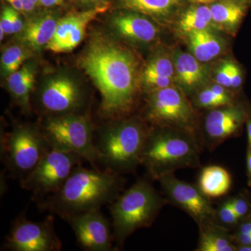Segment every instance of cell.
Masks as SVG:
<instances>
[{
    "label": "cell",
    "mask_w": 251,
    "mask_h": 251,
    "mask_svg": "<svg viewBox=\"0 0 251 251\" xmlns=\"http://www.w3.org/2000/svg\"><path fill=\"white\" fill-rule=\"evenodd\" d=\"M80 64L100 92L104 115L121 116L129 111L137 91L136 64L129 52L108 41H97Z\"/></svg>",
    "instance_id": "6da1fadb"
},
{
    "label": "cell",
    "mask_w": 251,
    "mask_h": 251,
    "mask_svg": "<svg viewBox=\"0 0 251 251\" xmlns=\"http://www.w3.org/2000/svg\"><path fill=\"white\" fill-rule=\"evenodd\" d=\"M125 184L122 175L107 169H88L80 165L58 191L36 200V203L41 211H49L66 221L111 204L123 192Z\"/></svg>",
    "instance_id": "7a4b0ae2"
},
{
    "label": "cell",
    "mask_w": 251,
    "mask_h": 251,
    "mask_svg": "<svg viewBox=\"0 0 251 251\" xmlns=\"http://www.w3.org/2000/svg\"><path fill=\"white\" fill-rule=\"evenodd\" d=\"M140 166L155 180L180 169L198 168L201 166L199 143L189 132L156 126L149 130Z\"/></svg>",
    "instance_id": "3957f363"
},
{
    "label": "cell",
    "mask_w": 251,
    "mask_h": 251,
    "mask_svg": "<svg viewBox=\"0 0 251 251\" xmlns=\"http://www.w3.org/2000/svg\"><path fill=\"white\" fill-rule=\"evenodd\" d=\"M152 185L145 179L137 181L110 205L114 240L117 249L135 231L149 227L163 206L168 203Z\"/></svg>",
    "instance_id": "277c9868"
},
{
    "label": "cell",
    "mask_w": 251,
    "mask_h": 251,
    "mask_svg": "<svg viewBox=\"0 0 251 251\" xmlns=\"http://www.w3.org/2000/svg\"><path fill=\"white\" fill-rule=\"evenodd\" d=\"M149 130L137 119L117 122L100 130L94 138L97 162L120 175L133 173L140 166Z\"/></svg>",
    "instance_id": "5b68a950"
},
{
    "label": "cell",
    "mask_w": 251,
    "mask_h": 251,
    "mask_svg": "<svg viewBox=\"0 0 251 251\" xmlns=\"http://www.w3.org/2000/svg\"><path fill=\"white\" fill-rule=\"evenodd\" d=\"M40 128L51 148L76 153L98 168L94 128L87 115L50 117Z\"/></svg>",
    "instance_id": "8992f818"
},
{
    "label": "cell",
    "mask_w": 251,
    "mask_h": 251,
    "mask_svg": "<svg viewBox=\"0 0 251 251\" xmlns=\"http://www.w3.org/2000/svg\"><path fill=\"white\" fill-rule=\"evenodd\" d=\"M1 158L10 175L20 181L50 150L41 128L23 126L1 137Z\"/></svg>",
    "instance_id": "52a82bcc"
},
{
    "label": "cell",
    "mask_w": 251,
    "mask_h": 251,
    "mask_svg": "<svg viewBox=\"0 0 251 251\" xmlns=\"http://www.w3.org/2000/svg\"><path fill=\"white\" fill-rule=\"evenodd\" d=\"M83 161L76 153L51 148L34 169L21 180V187L32 193L36 200L52 194L62 187L74 168Z\"/></svg>",
    "instance_id": "ba28073f"
},
{
    "label": "cell",
    "mask_w": 251,
    "mask_h": 251,
    "mask_svg": "<svg viewBox=\"0 0 251 251\" xmlns=\"http://www.w3.org/2000/svg\"><path fill=\"white\" fill-rule=\"evenodd\" d=\"M145 117L155 126L169 127L194 134V110L184 93L173 86L151 92Z\"/></svg>",
    "instance_id": "9c48e42d"
},
{
    "label": "cell",
    "mask_w": 251,
    "mask_h": 251,
    "mask_svg": "<svg viewBox=\"0 0 251 251\" xmlns=\"http://www.w3.org/2000/svg\"><path fill=\"white\" fill-rule=\"evenodd\" d=\"M4 248L11 251H59L62 244L51 214L43 221L33 222L21 214L13 223L5 238Z\"/></svg>",
    "instance_id": "30bf717a"
},
{
    "label": "cell",
    "mask_w": 251,
    "mask_h": 251,
    "mask_svg": "<svg viewBox=\"0 0 251 251\" xmlns=\"http://www.w3.org/2000/svg\"><path fill=\"white\" fill-rule=\"evenodd\" d=\"M159 181L168 202L182 209L198 225L216 221V210L210 198L206 197L198 186L181 181L174 173L161 176Z\"/></svg>",
    "instance_id": "8fae6325"
},
{
    "label": "cell",
    "mask_w": 251,
    "mask_h": 251,
    "mask_svg": "<svg viewBox=\"0 0 251 251\" xmlns=\"http://www.w3.org/2000/svg\"><path fill=\"white\" fill-rule=\"evenodd\" d=\"M76 237L77 244L87 251L112 250L114 240L110 224L100 210L89 211L67 220Z\"/></svg>",
    "instance_id": "7c38bea8"
},
{
    "label": "cell",
    "mask_w": 251,
    "mask_h": 251,
    "mask_svg": "<svg viewBox=\"0 0 251 251\" xmlns=\"http://www.w3.org/2000/svg\"><path fill=\"white\" fill-rule=\"evenodd\" d=\"M41 108L52 113L51 117L76 115L81 108L82 94L74 81L67 77H57L49 81L39 95Z\"/></svg>",
    "instance_id": "4fadbf2b"
},
{
    "label": "cell",
    "mask_w": 251,
    "mask_h": 251,
    "mask_svg": "<svg viewBox=\"0 0 251 251\" xmlns=\"http://www.w3.org/2000/svg\"><path fill=\"white\" fill-rule=\"evenodd\" d=\"M248 115L243 107L232 103L213 109L204 122L208 147L216 148L225 140L239 135Z\"/></svg>",
    "instance_id": "5bb4252c"
},
{
    "label": "cell",
    "mask_w": 251,
    "mask_h": 251,
    "mask_svg": "<svg viewBox=\"0 0 251 251\" xmlns=\"http://www.w3.org/2000/svg\"><path fill=\"white\" fill-rule=\"evenodd\" d=\"M107 9V5H100L59 20L53 37L46 46V49L54 52L72 51L82 41L87 25Z\"/></svg>",
    "instance_id": "9a60e30c"
},
{
    "label": "cell",
    "mask_w": 251,
    "mask_h": 251,
    "mask_svg": "<svg viewBox=\"0 0 251 251\" xmlns=\"http://www.w3.org/2000/svg\"><path fill=\"white\" fill-rule=\"evenodd\" d=\"M112 25L124 37L142 43L154 40L158 29L148 18L140 14H120L114 16Z\"/></svg>",
    "instance_id": "2e32d148"
},
{
    "label": "cell",
    "mask_w": 251,
    "mask_h": 251,
    "mask_svg": "<svg viewBox=\"0 0 251 251\" xmlns=\"http://www.w3.org/2000/svg\"><path fill=\"white\" fill-rule=\"evenodd\" d=\"M201 62L191 54L180 52L175 54L174 65L176 79L187 92L196 90L205 82L207 73Z\"/></svg>",
    "instance_id": "e0dca14e"
},
{
    "label": "cell",
    "mask_w": 251,
    "mask_h": 251,
    "mask_svg": "<svg viewBox=\"0 0 251 251\" xmlns=\"http://www.w3.org/2000/svg\"><path fill=\"white\" fill-rule=\"evenodd\" d=\"M200 238L197 251H236L232 234L227 227L216 221L199 226Z\"/></svg>",
    "instance_id": "ac0fdd59"
},
{
    "label": "cell",
    "mask_w": 251,
    "mask_h": 251,
    "mask_svg": "<svg viewBox=\"0 0 251 251\" xmlns=\"http://www.w3.org/2000/svg\"><path fill=\"white\" fill-rule=\"evenodd\" d=\"M232 185L228 172L221 166H211L203 168L200 175L198 187L209 198L224 196Z\"/></svg>",
    "instance_id": "d6986e66"
},
{
    "label": "cell",
    "mask_w": 251,
    "mask_h": 251,
    "mask_svg": "<svg viewBox=\"0 0 251 251\" xmlns=\"http://www.w3.org/2000/svg\"><path fill=\"white\" fill-rule=\"evenodd\" d=\"M57 23L56 18L50 14L32 20L23 30V40L34 49L47 46L53 37Z\"/></svg>",
    "instance_id": "ffe728a7"
},
{
    "label": "cell",
    "mask_w": 251,
    "mask_h": 251,
    "mask_svg": "<svg viewBox=\"0 0 251 251\" xmlns=\"http://www.w3.org/2000/svg\"><path fill=\"white\" fill-rule=\"evenodd\" d=\"M188 36L190 50L201 62L212 60L222 51L221 40L208 29L193 31Z\"/></svg>",
    "instance_id": "44dd1931"
},
{
    "label": "cell",
    "mask_w": 251,
    "mask_h": 251,
    "mask_svg": "<svg viewBox=\"0 0 251 251\" xmlns=\"http://www.w3.org/2000/svg\"><path fill=\"white\" fill-rule=\"evenodd\" d=\"M213 22L231 29L241 24L247 13V5L241 1H224L210 6Z\"/></svg>",
    "instance_id": "7402d4cb"
},
{
    "label": "cell",
    "mask_w": 251,
    "mask_h": 251,
    "mask_svg": "<svg viewBox=\"0 0 251 251\" xmlns=\"http://www.w3.org/2000/svg\"><path fill=\"white\" fill-rule=\"evenodd\" d=\"M183 0H121L123 7L135 12L165 16L171 12Z\"/></svg>",
    "instance_id": "603a6c76"
},
{
    "label": "cell",
    "mask_w": 251,
    "mask_h": 251,
    "mask_svg": "<svg viewBox=\"0 0 251 251\" xmlns=\"http://www.w3.org/2000/svg\"><path fill=\"white\" fill-rule=\"evenodd\" d=\"M213 22L210 7L206 5L192 6L186 10L179 23L180 30L188 33L207 29Z\"/></svg>",
    "instance_id": "cb8c5ba5"
},
{
    "label": "cell",
    "mask_w": 251,
    "mask_h": 251,
    "mask_svg": "<svg viewBox=\"0 0 251 251\" xmlns=\"http://www.w3.org/2000/svg\"><path fill=\"white\" fill-rule=\"evenodd\" d=\"M27 57V52L23 48L18 46L8 48L1 56V65L3 73L6 75H10L16 72Z\"/></svg>",
    "instance_id": "d4e9b609"
},
{
    "label": "cell",
    "mask_w": 251,
    "mask_h": 251,
    "mask_svg": "<svg viewBox=\"0 0 251 251\" xmlns=\"http://www.w3.org/2000/svg\"><path fill=\"white\" fill-rule=\"evenodd\" d=\"M143 74L156 75L159 76L172 77L175 74L174 62L166 57H158L153 59L145 67Z\"/></svg>",
    "instance_id": "484cf974"
},
{
    "label": "cell",
    "mask_w": 251,
    "mask_h": 251,
    "mask_svg": "<svg viewBox=\"0 0 251 251\" xmlns=\"http://www.w3.org/2000/svg\"><path fill=\"white\" fill-rule=\"evenodd\" d=\"M216 219L219 220L222 226L226 227L236 226L240 221L228 201L222 203L216 210Z\"/></svg>",
    "instance_id": "4316f807"
},
{
    "label": "cell",
    "mask_w": 251,
    "mask_h": 251,
    "mask_svg": "<svg viewBox=\"0 0 251 251\" xmlns=\"http://www.w3.org/2000/svg\"><path fill=\"white\" fill-rule=\"evenodd\" d=\"M196 105L204 108L214 109L224 106V103L213 93L209 87L203 89L197 94Z\"/></svg>",
    "instance_id": "83f0119b"
},
{
    "label": "cell",
    "mask_w": 251,
    "mask_h": 251,
    "mask_svg": "<svg viewBox=\"0 0 251 251\" xmlns=\"http://www.w3.org/2000/svg\"><path fill=\"white\" fill-rule=\"evenodd\" d=\"M229 204L232 206L234 212L239 219L242 220L251 214V206L247 198L242 195L236 196L229 200Z\"/></svg>",
    "instance_id": "f1b7e54d"
},
{
    "label": "cell",
    "mask_w": 251,
    "mask_h": 251,
    "mask_svg": "<svg viewBox=\"0 0 251 251\" xmlns=\"http://www.w3.org/2000/svg\"><path fill=\"white\" fill-rule=\"evenodd\" d=\"M143 82L151 91L161 90L172 86L173 78L172 77L159 76L156 75L143 74Z\"/></svg>",
    "instance_id": "f546056e"
},
{
    "label": "cell",
    "mask_w": 251,
    "mask_h": 251,
    "mask_svg": "<svg viewBox=\"0 0 251 251\" xmlns=\"http://www.w3.org/2000/svg\"><path fill=\"white\" fill-rule=\"evenodd\" d=\"M231 64L232 61H226L220 66L216 72V82L226 88H231Z\"/></svg>",
    "instance_id": "4dcf8cb0"
},
{
    "label": "cell",
    "mask_w": 251,
    "mask_h": 251,
    "mask_svg": "<svg viewBox=\"0 0 251 251\" xmlns=\"http://www.w3.org/2000/svg\"><path fill=\"white\" fill-rule=\"evenodd\" d=\"M231 88L238 89L243 83V72L238 64L233 62L231 64Z\"/></svg>",
    "instance_id": "1f68e13d"
},
{
    "label": "cell",
    "mask_w": 251,
    "mask_h": 251,
    "mask_svg": "<svg viewBox=\"0 0 251 251\" xmlns=\"http://www.w3.org/2000/svg\"><path fill=\"white\" fill-rule=\"evenodd\" d=\"M0 28L4 29L5 34H14V26H13L12 20L10 14V7L4 8L1 15L0 19Z\"/></svg>",
    "instance_id": "d6a6232c"
},
{
    "label": "cell",
    "mask_w": 251,
    "mask_h": 251,
    "mask_svg": "<svg viewBox=\"0 0 251 251\" xmlns=\"http://www.w3.org/2000/svg\"><path fill=\"white\" fill-rule=\"evenodd\" d=\"M236 247H247L251 246V234L241 233L237 232L232 235Z\"/></svg>",
    "instance_id": "836d02e7"
},
{
    "label": "cell",
    "mask_w": 251,
    "mask_h": 251,
    "mask_svg": "<svg viewBox=\"0 0 251 251\" xmlns=\"http://www.w3.org/2000/svg\"><path fill=\"white\" fill-rule=\"evenodd\" d=\"M10 14L12 20L14 33H18L23 30V23L22 20L18 14V11L13 7H10Z\"/></svg>",
    "instance_id": "e575fe53"
},
{
    "label": "cell",
    "mask_w": 251,
    "mask_h": 251,
    "mask_svg": "<svg viewBox=\"0 0 251 251\" xmlns=\"http://www.w3.org/2000/svg\"><path fill=\"white\" fill-rule=\"evenodd\" d=\"M248 185L251 187V147L249 146L247 154Z\"/></svg>",
    "instance_id": "d590c367"
},
{
    "label": "cell",
    "mask_w": 251,
    "mask_h": 251,
    "mask_svg": "<svg viewBox=\"0 0 251 251\" xmlns=\"http://www.w3.org/2000/svg\"><path fill=\"white\" fill-rule=\"evenodd\" d=\"M40 4L46 7L56 6L62 4L63 0H39Z\"/></svg>",
    "instance_id": "8d00e7d4"
},
{
    "label": "cell",
    "mask_w": 251,
    "mask_h": 251,
    "mask_svg": "<svg viewBox=\"0 0 251 251\" xmlns=\"http://www.w3.org/2000/svg\"><path fill=\"white\" fill-rule=\"evenodd\" d=\"M11 4V7L18 11H23V6L21 0H6Z\"/></svg>",
    "instance_id": "74e56055"
},
{
    "label": "cell",
    "mask_w": 251,
    "mask_h": 251,
    "mask_svg": "<svg viewBox=\"0 0 251 251\" xmlns=\"http://www.w3.org/2000/svg\"><path fill=\"white\" fill-rule=\"evenodd\" d=\"M246 122H247L248 140H249V146L251 147V112L248 115Z\"/></svg>",
    "instance_id": "f35d334b"
},
{
    "label": "cell",
    "mask_w": 251,
    "mask_h": 251,
    "mask_svg": "<svg viewBox=\"0 0 251 251\" xmlns=\"http://www.w3.org/2000/svg\"><path fill=\"white\" fill-rule=\"evenodd\" d=\"M237 251H251V246H247V247H237Z\"/></svg>",
    "instance_id": "ab89813d"
},
{
    "label": "cell",
    "mask_w": 251,
    "mask_h": 251,
    "mask_svg": "<svg viewBox=\"0 0 251 251\" xmlns=\"http://www.w3.org/2000/svg\"><path fill=\"white\" fill-rule=\"evenodd\" d=\"M195 2L200 3V4H206V3L212 2L216 0H193Z\"/></svg>",
    "instance_id": "60d3db41"
},
{
    "label": "cell",
    "mask_w": 251,
    "mask_h": 251,
    "mask_svg": "<svg viewBox=\"0 0 251 251\" xmlns=\"http://www.w3.org/2000/svg\"><path fill=\"white\" fill-rule=\"evenodd\" d=\"M5 34H5L4 29L0 28V39H1V41H2L3 39H4Z\"/></svg>",
    "instance_id": "b9f144b4"
},
{
    "label": "cell",
    "mask_w": 251,
    "mask_h": 251,
    "mask_svg": "<svg viewBox=\"0 0 251 251\" xmlns=\"http://www.w3.org/2000/svg\"><path fill=\"white\" fill-rule=\"evenodd\" d=\"M85 1H90V2H95V1H103V0H82Z\"/></svg>",
    "instance_id": "7bdbcfd3"
},
{
    "label": "cell",
    "mask_w": 251,
    "mask_h": 251,
    "mask_svg": "<svg viewBox=\"0 0 251 251\" xmlns=\"http://www.w3.org/2000/svg\"><path fill=\"white\" fill-rule=\"evenodd\" d=\"M239 1H240L241 2L244 3V4H246V2H247V1H250L251 0H239Z\"/></svg>",
    "instance_id": "ee69618b"
},
{
    "label": "cell",
    "mask_w": 251,
    "mask_h": 251,
    "mask_svg": "<svg viewBox=\"0 0 251 251\" xmlns=\"http://www.w3.org/2000/svg\"></svg>",
    "instance_id": "f6af8a7d"
}]
</instances>
